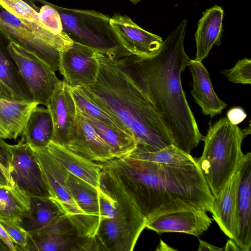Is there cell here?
<instances>
[{"label":"cell","instance_id":"cb8c5ba5","mask_svg":"<svg viewBox=\"0 0 251 251\" xmlns=\"http://www.w3.org/2000/svg\"><path fill=\"white\" fill-rule=\"evenodd\" d=\"M53 130L49 109L37 106L32 111L21 136L32 148H44L51 141Z\"/></svg>","mask_w":251,"mask_h":251},{"label":"cell","instance_id":"1f68e13d","mask_svg":"<svg viewBox=\"0 0 251 251\" xmlns=\"http://www.w3.org/2000/svg\"><path fill=\"white\" fill-rule=\"evenodd\" d=\"M0 224L16 244L18 251H24L27 245L28 234L20 226L19 223L13 221L0 219Z\"/></svg>","mask_w":251,"mask_h":251},{"label":"cell","instance_id":"60d3db41","mask_svg":"<svg viewBox=\"0 0 251 251\" xmlns=\"http://www.w3.org/2000/svg\"><path fill=\"white\" fill-rule=\"evenodd\" d=\"M245 136H247L251 133V125L250 124L249 127H246L243 130Z\"/></svg>","mask_w":251,"mask_h":251},{"label":"cell","instance_id":"603a6c76","mask_svg":"<svg viewBox=\"0 0 251 251\" xmlns=\"http://www.w3.org/2000/svg\"><path fill=\"white\" fill-rule=\"evenodd\" d=\"M8 40L0 31V79L17 100H33L32 95L8 49Z\"/></svg>","mask_w":251,"mask_h":251},{"label":"cell","instance_id":"3957f363","mask_svg":"<svg viewBox=\"0 0 251 251\" xmlns=\"http://www.w3.org/2000/svg\"><path fill=\"white\" fill-rule=\"evenodd\" d=\"M126 50H97L95 82L83 86L92 98L115 114L137 142L135 149L155 151L173 144L155 108L140 88L127 63Z\"/></svg>","mask_w":251,"mask_h":251},{"label":"cell","instance_id":"d590c367","mask_svg":"<svg viewBox=\"0 0 251 251\" xmlns=\"http://www.w3.org/2000/svg\"><path fill=\"white\" fill-rule=\"evenodd\" d=\"M223 248H220L215 247L211 244L208 243L207 242L199 240V246L198 248L199 251H223Z\"/></svg>","mask_w":251,"mask_h":251},{"label":"cell","instance_id":"e575fe53","mask_svg":"<svg viewBox=\"0 0 251 251\" xmlns=\"http://www.w3.org/2000/svg\"><path fill=\"white\" fill-rule=\"evenodd\" d=\"M0 97L17 99L13 93L0 79Z\"/></svg>","mask_w":251,"mask_h":251},{"label":"cell","instance_id":"6da1fadb","mask_svg":"<svg viewBox=\"0 0 251 251\" xmlns=\"http://www.w3.org/2000/svg\"><path fill=\"white\" fill-rule=\"evenodd\" d=\"M188 21L174 28L158 50L146 56L125 55L140 88L153 104L173 145L190 154L204 136L187 100L181 75L191 59L184 48Z\"/></svg>","mask_w":251,"mask_h":251},{"label":"cell","instance_id":"d6986e66","mask_svg":"<svg viewBox=\"0 0 251 251\" xmlns=\"http://www.w3.org/2000/svg\"><path fill=\"white\" fill-rule=\"evenodd\" d=\"M46 147L57 162L70 173L96 188L100 186L103 163L91 160L51 141Z\"/></svg>","mask_w":251,"mask_h":251},{"label":"cell","instance_id":"30bf717a","mask_svg":"<svg viewBox=\"0 0 251 251\" xmlns=\"http://www.w3.org/2000/svg\"><path fill=\"white\" fill-rule=\"evenodd\" d=\"M97 50L74 42L70 48L61 52L59 72L63 81L73 87L93 84L99 71Z\"/></svg>","mask_w":251,"mask_h":251},{"label":"cell","instance_id":"7c38bea8","mask_svg":"<svg viewBox=\"0 0 251 251\" xmlns=\"http://www.w3.org/2000/svg\"><path fill=\"white\" fill-rule=\"evenodd\" d=\"M76 110L75 124L65 147L98 163H104L115 158L109 147L94 126L77 108Z\"/></svg>","mask_w":251,"mask_h":251},{"label":"cell","instance_id":"44dd1931","mask_svg":"<svg viewBox=\"0 0 251 251\" xmlns=\"http://www.w3.org/2000/svg\"><path fill=\"white\" fill-rule=\"evenodd\" d=\"M224 11L217 5L202 13L195 34L196 54L194 60L201 62L206 58L214 45L221 44Z\"/></svg>","mask_w":251,"mask_h":251},{"label":"cell","instance_id":"b9f144b4","mask_svg":"<svg viewBox=\"0 0 251 251\" xmlns=\"http://www.w3.org/2000/svg\"><path fill=\"white\" fill-rule=\"evenodd\" d=\"M131 1L132 3L136 4L138 2L140 1L141 0H128Z\"/></svg>","mask_w":251,"mask_h":251},{"label":"cell","instance_id":"836d02e7","mask_svg":"<svg viewBox=\"0 0 251 251\" xmlns=\"http://www.w3.org/2000/svg\"><path fill=\"white\" fill-rule=\"evenodd\" d=\"M0 238L6 244L10 251H18L17 246L0 224Z\"/></svg>","mask_w":251,"mask_h":251},{"label":"cell","instance_id":"5bb4252c","mask_svg":"<svg viewBox=\"0 0 251 251\" xmlns=\"http://www.w3.org/2000/svg\"><path fill=\"white\" fill-rule=\"evenodd\" d=\"M109 21L120 44L131 54L149 56L163 43L162 37L143 29L128 16L116 14Z\"/></svg>","mask_w":251,"mask_h":251},{"label":"cell","instance_id":"7bdbcfd3","mask_svg":"<svg viewBox=\"0 0 251 251\" xmlns=\"http://www.w3.org/2000/svg\"><path fill=\"white\" fill-rule=\"evenodd\" d=\"M0 168L1 169V170H2V172H3V173L4 175H5L4 173V171H3V170L2 168V167L1 166L0 164ZM5 177H6V176H5Z\"/></svg>","mask_w":251,"mask_h":251},{"label":"cell","instance_id":"f1b7e54d","mask_svg":"<svg viewBox=\"0 0 251 251\" xmlns=\"http://www.w3.org/2000/svg\"><path fill=\"white\" fill-rule=\"evenodd\" d=\"M134 159L161 164H178L194 162L196 159L190 154L171 144L155 151H144L135 149L128 156Z\"/></svg>","mask_w":251,"mask_h":251},{"label":"cell","instance_id":"5b68a950","mask_svg":"<svg viewBox=\"0 0 251 251\" xmlns=\"http://www.w3.org/2000/svg\"><path fill=\"white\" fill-rule=\"evenodd\" d=\"M32 148L50 197L67 216L79 236L93 238L99 225L83 212L73 198L66 183L69 171L57 162L47 147Z\"/></svg>","mask_w":251,"mask_h":251},{"label":"cell","instance_id":"ac0fdd59","mask_svg":"<svg viewBox=\"0 0 251 251\" xmlns=\"http://www.w3.org/2000/svg\"><path fill=\"white\" fill-rule=\"evenodd\" d=\"M239 182L238 168L214 197L211 213L221 230L233 240L236 228V200Z\"/></svg>","mask_w":251,"mask_h":251},{"label":"cell","instance_id":"277c9868","mask_svg":"<svg viewBox=\"0 0 251 251\" xmlns=\"http://www.w3.org/2000/svg\"><path fill=\"white\" fill-rule=\"evenodd\" d=\"M245 137L243 130L226 117L209 123L202 154L196 160L214 197L237 170Z\"/></svg>","mask_w":251,"mask_h":251},{"label":"cell","instance_id":"484cf974","mask_svg":"<svg viewBox=\"0 0 251 251\" xmlns=\"http://www.w3.org/2000/svg\"><path fill=\"white\" fill-rule=\"evenodd\" d=\"M66 183L79 207L100 226V207L97 188L69 172Z\"/></svg>","mask_w":251,"mask_h":251},{"label":"cell","instance_id":"d4e9b609","mask_svg":"<svg viewBox=\"0 0 251 251\" xmlns=\"http://www.w3.org/2000/svg\"><path fill=\"white\" fill-rule=\"evenodd\" d=\"M30 210V196L16 186L0 185V219L19 223Z\"/></svg>","mask_w":251,"mask_h":251},{"label":"cell","instance_id":"4dcf8cb0","mask_svg":"<svg viewBox=\"0 0 251 251\" xmlns=\"http://www.w3.org/2000/svg\"><path fill=\"white\" fill-rule=\"evenodd\" d=\"M39 12L42 23L51 33L55 35L64 32L60 15L52 4L44 0Z\"/></svg>","mask_w":251,"mask_h":251},{"label":"cell","instance_id":"7a4b0ae2","mask_svg":"<svg viewBox=\"0 0 251 251\" xmlns=\"http://www.w3.org/2000/svg\"><path fill=\"white\" fill-rule=\"evenodd\" d=\"M103 170L130 196L147 222L179 210L211 213L214 197L196 160L167 164L126 156L103 163Z\"/></svg>","mask_w":251,"mask_h":251},{"label":"cell","instance_id":"ffe728a7","mask_svg":"<svg viewBox=\"0 0 251 251\" xmlns=\"http://www.w3.org/2000/svg\"><path fill=\"white\" fill-rule=\"evenodd\" d=\"M38 105L33 100L0 97V139L16 140L32 111Z\"/></svg>","mask_w":251,"mask_h":251},{"label":"cell","instance_id":"4fadbf2b","mask_svg":"<svg viewBox=\"0 0 251 251\" xmlns=\"http://www.w3.org/2000/svg\"><path fill=\"white\" fill-rule=\"evenodd\" d=\"M236 228L233 240L241 251L251 247V153L243 155L238 167Z\"/></svg>","mask_w":251,"mask_h":251},{"label":"cell","instance_id":"ba28073f","mask_svg":"<svg viewBox=\"0 0 251 251\" xmlns=\"http://www.w3.org/2000/svg\"><path fill=\"white\" fill-rule=\"evenodd\" d=\"M11 154L9 169L10 185L16 186L30 197H50L33 150L23 138L14 145L8 144Z\"/></svg>","mask_w":251,"mask_h":251},{"label":"cell","instance_id":"2e32d148","mask_svg":"<svg viewBox=\"0 0 251 251\" xmlns=\"http://www.w3.org/2000/svg\"><path fill=\"white\" fill-rule=\"evenodd\" d=\"M50 113L53 130L51 142L65 146L76 116V106L69 86L61 80L51 95L47 107Z\"/></svg>","mask_w":251,"mask_h":251},{"label":"cell","instance_id":"8fae6325","mask_svg":"<svg viewBox=\"0 0 251 251\" xmlns=\"http://www.w3.org/2000/svg\"><path fill=\"white\" fill-rule=\"evenodd\" d=\"M0 31L12 41L36 54L54 71H59L60 52L48 44L19 18L0 7Z\"/></svg>","mask_w":251,"mask_h":251},{"label":"cell","instance_id":"83f0119b","mask_svg":"<svg viewBox=\"0 0 251 251\" xmlns=\"http://www.w3.org/2000/svg\"><path fill=\"white\" fill-rule=\"evenodd\" d=\"M84 116L109 147L115 158L128 156L136 148L137 144L135 139L128 133L92 118Z\"/></svg>","mask_w":251,"mask_h":251},{"label":"cell","instance_id":"8d00e7d4","mask_svg":"<svg viewBox=\"0 0 251 251\" xmlns=\"http://www.w3.org/2000/svg\"><path fill=\"white\" fill-rule=\"evenodd\" d=\"M223 251H241V250L233 240L230 239L227 241Z\"/></svg>","mask_w":251,"mask_h":251},{"label":"cell","instance_id":"8992f818","mask_svg":"<svg viewBox=\"0 0 251 251\" xmlns=\"http://www.w3.org/2000/svg\"><path fill=\"white\" fill-rule=\"evenodd\" d=\"M53 6L60 15L63 31L73 42L100 50L122 46L109 16L93 10Z\"/></svg>","mask_w":251,"mask_h":251},{"label":"cell","instance_id":"9c48e42d","mask_svg":"<svg viewBox=\"0 0 251 251\" xmlns=\"http://www.w3.org/2000/svg\"><path fill=\"white\" fill-rule=\"evenodd\" d=\"M91 239L79 236L65 217L33 234H28L24 251H91Z\"/></svg>","mask_w":251,"mask_h":251},{"label":"cell","instance_id":"ab89813d","mask_svg":"<svg viewBox=\"0 0 251 251\" xmlns=\"http://www.w3.org/2000/svg\"><path fill=\"white\" fill-rule=\"evenodd\" d=\"M0 251H10L6 244L0 238Z\"/></svg>","mask_w":251,"mask_h":251},{"label":"cell","instance_id":"e0dca14e","mask_svg":"<svg viewBox=\"0 0 251 251\" xmlns=\"http://www.w3.org/2000/svg\"><path fill=\"white\" fill-rule=\"evenodd\" d=\"M187 67L193 79L191 93L195 101L201 107L202 113L212 118L221 114L227 104L215 92L207 69L201 62L192 59Z\"/></svg>","mask_w":251,"mask_h":251},{"label":"cell","instance_id":"f546056e","mask_svg":"<svg viewBox=\"0 0 251 251\" xmlns=\"http://www.w3.org/2000/svg\"><path fill=\"white\" fill-rule=\"evenodd\" d=\"M229 81L242 84H251V60L245 57L239 60L232 68L221 72Z\"/></svg>","mask_w":251,"mask_h":251},{"label":"cell","instance_id":"74e56055","mask_svg":"<svg viewBox=\"0 0 251 251\" xmlns=\"http://www.w3.org/2000/svg\"><path fill=\"white\" fill-rule=\"evenodd\" d=\"M156 251H176V250L172 248L162 240H160V243L157 246Z\"/></svg>","mask_w":251,"mask_h":251},{"label":"cell","instance_id":"9a60e30c","mask_svg":"<svg viewBox=\"0 0 251 251\" xmlns=\"http://www.w3.org/2000/svg\"><path fill=\"white\" fill-rule=\"evenodd\" d=\"M212 219L205 210H185L167 213L149 221L146 227L158 234L185 233L199 237L206 231Z\"/></svg>","mask_w":251,"mask_h":251},{"label":"cell","instance_id":"f35d334b","mask_svg":"<svg viewBox=\"0 0 251 251\" xmlns=\"http://www.w3.org/2000/svg\"><path fill=\"white\" fill-rule=\"evenodd\" d=\"M0 185H10L3 172L0 168Z\"/></svg>","mask_w":251,"mask_h":251},{"label":"cell","instance_id":"d6a6232c","mask_svg":"<svg viewBox=\"0 0 251 251\" xmlns=\"http://www.w3.org/2000/svg\"><path fill=\"white\" fill-rule=\"evenodd\" d=\"M247 115L243 109L235 107L230 109L227 113L226 118L232 124L237 125L242 122L246 117Z\"/></svg>","mask_w":251,"mask_h":251},{"label":"cell","instance_id":"4316f807","mask_svg":"<svg viewBox=\"0 0 251 251\" xmlns=\"http://www.w3.org/2000/svg\"><path fill=\"white\" fill-rule=\"evenodd\" d=\"M69 87L77 109L84 116L130 134L119 118L110 110L97 102L83 86L73 87L69 86Z\"/></svg>","mask_w":251,"mask_h":251},{"label":"cell","instance_id":"52a82bcc","mask_svg":"<svg viewBox=\"0 0 251 251\" xmlns=\"http://www.w3.org/2000/svg\"><path fill=\"white\" fill-rule=\"evenodd\" d=\"M8 41L9 51L33 101L48 107L52 93L61 80L46 62L16 43Z\"/></svg>","mask_w":251,"mask_h":251},{"label":"cell","instance_id":"7402d4cb","mask_svg":"<svg viewBox=\"0 0 251 251\" xmlns=\"http://www.w3.org/2000/svg\"><path fill=\"white\" fill-rule=\"evenodd\" d=\"M30 214L19 225L29 235L33 234L67 217L50 197H30Z\"/></svg>","mask_w":251,"mask_h":251}]
</instances>
